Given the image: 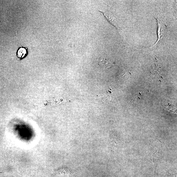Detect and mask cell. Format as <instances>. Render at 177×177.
<instances>
[{"label": "cell", "instance_id": "6da1fadb", "mask_svg": "<svg viewBox=\"0 0 177 177\" xmlns=\"http://www.w3.org/2000/svg\"><path fill=\"white\" fill-rule=\"evenodd\" d=\"M156 19L157 23V33H158L159 38L155 45H156L163 37L167 32V27L165 24L159 19L156 18Z\"/></svg>", "mask_w": 177, "mask_h": 177}, {"label": "cell", "instance_id": "7a4b0ae2", "mask_svg": "<svg viewBox=\"0 0 177 177\" xmlns=\"http://www.w3.org/2000/svg\"><path fill=\"white\" fill-rule=\"evenodd\" d=\"M104 15L112 25L114 26L118 29L119 28L117 23V19L112 13L108 12H106L103 13Z\"/></svg>", "mask_w": 177, "mask_h": 177}, {"label": "cell", "instance_id": "3957f363", "mask_svg": "<svg viewBox=\"0 0 177 177\" xmlns=\"http://www.w3.org/2000/svg\"><path fill=\"white\" fill-rule=\"evenodd\" d=\"M28 50L27 48L21 47L18 49L17 52V56L19 60H22L28 55Z\"/></svg>", "mask_w": 177, "mask_h": 177}, {"label": "cell", "instance_id": "277c9868", "mask_svg": "<svg viewBox=\"0 0 177 177\" xmlns=\"http://www.w3.org/2000/svg\"><path fill=\"white\" fill-rule=\"evenodd\" d=\"M151 159L153 162L154 166L155 176V177L156 170L157 167V159H158V155L157 154V151L155 152L153 148H151Z\"/></svg>", "mask_w": 177, "mask_h": 177}, {"label": "cell", "instance_id": "5b68a950", "mask_svg": "<svg viewBox=\"0 0 177 177\" xmlns=\"http://www.w3.org/2000/svg\"><path fill=\"white\" fill-rule=\"evenodd\" d=\"M98 64L101 67L104 68H109L112 65V62L105 59H101L98 62Z\"/></svg>", "mask_w": 177, "mask_h": 177}]
</instances>
